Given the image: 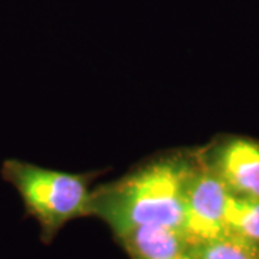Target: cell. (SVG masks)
Here are the masks:
<instances>
[{
    "mask_svg": "<svg viewBox=\"0 0 259 259\" xmlns=\"http://www.w3.org/2000/svg\"><path fill=\"white\" fill-rule=\"evenodd\" d=\"M2 176L18 190L26 213L39 223L40 238L45 242L52 241L65 223L88 214L93 192L81 175L13 158L3 163Z\"/></svg>",
    "mask_w": 259,
    "mask_h": 259,
    "instance_id": "7a4b0ae2",
    "label": "cell"
},
{
    "mask_svg": "<svg viewBox=\"0 0 259 259\" xmlns=\"http://www.w3.org/2000/svg\"><path fill=\"white\" fill-rule=\"evenodd\" d=\"M231 190L213 166L189 164L185 185L183 233L190 243H202L226 235L225 212Z\"/></svg>",
    "mask_w": 259,
    "mask_h": 259,
    "instance_id": "3957f363",
    "label": "cell"
},
{
    "mask_svg": "<svg viewBox=\"0 0 259 259\" xmlns=\"http://www.w3.org/2000/svg\"><path fill=\"white\" fill-rule=\"evenodd\" d=\"M213 167L231 193L259 199V143L245 139L228 141Z\"/></svg>",
    "mask_w": 259,
    "mask_h": 259,
    "instance_id": "277c9868",
    "label": "cell"
},
{
    "mask_svg": "<svg viewBox=\"0 0 259 259\" xmlns=\"http://www.w3.org/2000/svg\"><path fill=\"white\" fill-rule=\"evenodd\" d=\"M189 164L175 158L158 161L100 187L91 193L88 214L104 221L117 238L141 226L183 232Z\"/></svg>",
    "mask_w": 259,
    "mask_h": 259,
    "instance_id": "6da1fadb",
    "label": "cell"
},
{
    "mask_svg": "<svg viewBox=\"0 0 259 259\" xmlns=\"http://www.w3.org/2000/svg\"><path fill=\"white\" fill-rule=\"evenodd\" d=\"M194 259H259V248L223 235L193 245Z\"/></svg>",
    "mask_w": 259,
    "mask_h": 259,
    "instance_id": "52a82bcc",
    "label": "cell"
},
{
    "mask_svg": "<svg viewBox=\"0 0 259 259\" xmlns=\"http://www.w3.org/2000/svg\"><path fill=\"white\" fill-rule=\"evenodd\" d=\"M225 231L259 248V199L231 193L225 212Z\"/></svg>",
    "mask_w": 259,
    "mask_h": 259,
    "instance_id": "8992f818",
    "label": "cell"
},
{
    "mask_svg": "<svg viewBox=\"0 0 259 259\" xmlns=\"http://www.w3.org/2000/svg\"><path fill=\"white\" fill-rule=\"evenodd\" d=\"M131 259H194L185 233L164 226H141L118 236Z\"/></svg>",
    "mask_w": 259,
    "mask_h": 259,
    "instance_id": "5b68a950",
    "label": "cell"
}]
</instances>
